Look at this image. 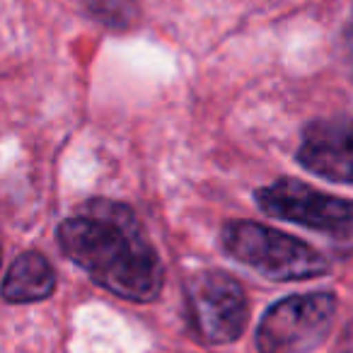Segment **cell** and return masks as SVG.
Here are the masks:
<instances>
[{
  "instance_id": "1",
  "label": "cell",
  "mask_w": 353,
  "mask_h": 353,
  "mask_svg": "<svg viewBox=\"0 0 353 353\" xmlns=\"http://www.w3.org/2000/svg\"><path fill=\"white\" fill-rule=\"evenodd\" d=\"M59 245L104 290L131 303H150L162 290V264L136 216L121 203L90 201L59 225Z\"/></svg>"
},
{
  "instance_id": "2",
  "label": "cell",
  "mask_w": 353,
  "mask_h": 353,
  "mask_svg": "<svg viewBox=\"0 0 353 353\" xmlns=\"http://www.w3.org/2000/svg\"><path fill=\"white\" fill-rule=\"evenodd\" d=\"M221 245L235 261L274 281H307L324 276L329 269V261L307 242L261 223H225Z\"/></svg>"
},
{
  "instance_id": "3",
  "label": "cell",
  "mask_w": 353,
  "mask_h": 353,
  "mask_svg": "<svg viewBox=\"0 0 353 353\" xmlns=\"http://www.w3.org/2000/svg\"><path fill=\"white\" fill-rule=\"evenodd\" d=\"M336 295H290L269 307L256 332L259 353H307L329 336L336 319Z\"/></svg>"
},
{
  "instance_id": "4",
  "label": "cell",
  "mask_w": 353,
  "mask_h": 353,
  "mask_svg": "<svg viewBox=\"0 0 353 353\" xmlns=\"http://www.w3.org/2000/svg\"><path fill=\"white\" fill-rule=\"evenodd\" d=\"M256 203L269 216L332 237H348L353 232V199L332 196L298 179L285 176L259 189Z\"/></svg>"
},
{
  "instance_id": "5",
  "label": "cell",
  "mask_w": 353,
  "mask_h": 353,
  "mask_svg": "<svg viewBox=\"0 0 353 353\" xmlns=\"http://www.w3.org/2000/svg\"><path fill=\"white\" fill-rule=\"evenodd\" d=\"M189 319L206 343H230L247 327V295L232 276L201 271L187 283Z\"/></svg>"
},
{
  "instance_id": "6",
  "label": "cell",
  "mask_w": 353,
  "mask_h": 353,
  "mask_svg": "<svg viewBox=\"0 0 353 353\" xmlns=\"http://www.w3.org/2000/svg\"><path fill=\"white\" fill-rule=\"evenodd\" d=\"M298 162L324 179L353 184V117L310 123L298 148Z\"/></svg>"
},
{
  "instance_id": "7",
  "label": "cell",
  "mask_w": 353,
  "mask_h": 353,
  "mask_svg": "<svg viewBox=\"0 0 353 353\" xmlns=\"http://www.w3.org/2000/svg\"><path fill=\"white\" fill-rule=\"evenodd\" d=\"M56 288V271L44 254L25 252L10 266L3 281V298L8 303H37L46 300Z\"/></svg>"
},
{
  "instance_id": "8",
  "label": "cell",
  "mask_w": 353,
  "mask_h": 353,
  "mask_svg": "<svg viewBox=\"0 0 353 353\" xmlns=\"http://www.w3.org/2000/svg\"><path fill=\"white\" fill-rule=\"evenodd\" d=\"M341 46H343V61H346V68H348L351 80H353V15H351V20H348L346 30H343Z\"/></svg>"
}]
</instances>
